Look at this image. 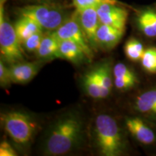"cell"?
Wrapping results in <instances>:
<instances>
[{"instance_id":"6da1fadb","label":"cell","mask_w":156,"mask_h":156,"mask_svg":"<svg viewBox=\"0 0 156 156\" xmlns=\"http://www.w3.org/2000/svg\"><path fill=\"white\" fill-rule=\"evenodd\" d=\"M83 122L75 114H67L56 121L45 142V153L61 155L69 153L80 141Z\"/></svg>"},{"instance_id":"7a4b0ae2","label":"cell","mask_w":156,"mask_h":156,"mask_svg":"<svg viewBox=\"0 0 156 156\" xmlns=\"http://www.w3.org/2000/svg\"><path fill=\"white\" fill-rule=\"evenodd\" d=\"M95 133L99 152L104 156H119L124 153L126 142L119 126L112 116L100 114L95 122Z\"/></svg>"},{"instance_id":"3957f363","label":"cell","mask_w":156,"mask_h":156,"mask_svg":"<svg viewBox=\"0 0 156 156\" xmlns=\"http://www.w3.org/2000/svg\"><path fill=\"white\" fill-rule=\"evenodd\" d=\"M19 15L33 20L43 30L48 31L56 30L69 17L62 7L49 4L25 6L19 9Z\"/></svg>"},{"instance_id":"277c9868","label":"cell","mask_w":156,"mask_h":156,"mask_svg":"<svg viewBox=\"0 0 156 156\" xmlns=\"http://www.w3.org/2000/svg\"><path fill=\"white\" fill-rule=\"evenodd\" d=\"M1 122L9 137L18 145H25L30 142L36 129V123L33 119L20 112L2 114Z\"/></svg>"},{"instance_id":"5b68a950","label":"cell","mask_w":156,"mask_h":156,"mask_svg":"<svg viewBox=\"0 0 156 156\" xmlns=\"http://www.w3.org/2000/svg\"><path fill=\"white\" fill-rule=\"evenodd\" d=\"M0 4V52L2 57L8 64H14L23 60V54L15 27L5 17L4 4Z\"/></svg>"},{"instance_id":"8992f818","label":"cell","mask_w":156,"mask_h":156,"mask_svg":"<svg viewBox=\"0 0 156 156\" xmlns=\"http://www.w3.org/2000/svg\"><path fill=\"white\" fill-rule=\"evenodd\" d=\"M54 35L59 41L69 40L76 43L84 50L88 58L91 60L93 58V48L84 34L76 12L72 16L68 17L58 28L53 31Z\"/></svg>"},{"instance_id":"52a82bcc","label":"cell","mask_w":156,"mask_h":156,"mask_svg":"<svg viewBox=\"0 0 156 156\" xmlns=\"http://www.w3.org/2000/svg\"><path fill=\"white\" fill-rule=\"evenodd\" d=\"M125 126L131 136L140 145L151 147L156 145V131L151 122L139 116L125 118Z\"/></svg>"},{"instance_id":"ba28073f","label":"cell","mask_w":156,"mask_h":156,"mask_svg":"<svg viewBox=\"0 0 156 156\" xmlns=\"http://www.w3.org/2000/svg\"><path fill=\"white\" fill-rule=\"evenodd\" d=\"M132 107L136 116L156 124V85L138 93Z\"/></svg>"},{"instance_id":"9c48e42d","label":"cell","mask_w":156,"mask_h":156,"mask_svg":"<svg viewBox=\"0 0 156 156\" xmlns=\"http://www.w3.org/2000/svg\"><path fill=\"white\" fill-rule=\"evenodd\" d=\"M101 23L125 31L129 12L118 3H103L96 8Z\"/></svg>"},{"instance_id":"30bf717a","label":"cell","mask_w":156,"mask_h":156,"mask_svg":"<svg viewBox=\"0 0 156 156\" xmlns=\"http://www.w3.org/2000/svg\"><path fill=\"white\" fill-rule=\"evenodd\" d=\"M75 12L80 25L90 45L93 49H96L98 47L96 41V33L101 24L96 8L90 7L80 11L75 10Z\"/></svg>"},{"instance_id":"8fae6325","label":"cell","mask_w":156,"mask_h":156,"mask_svg":"<svg viewBox=\"0 0 156 156\" xmlns=\"http://www.w3.org/2000/svg\"><path fill=\"white\" fill-rule=\"evenodd\" d=\"M134 24L139 32L147 38H156V7L140 9L134 16Z\"/></svg>"},{"instance_id":"7c38bea8","label":"cell","mask_w":156,"mask_h":156,"mask_svg":"<svg viewBox=\"0 0 156 156\" xmlns=\"http://www.w3.org/2000/svg\"><path fill=\"white\" fill-rule=\"evenodd\" d=\"M114 85L122 91L129 90L139 84L136 74L124 63H117L113 69Z\"/></svg>"},{"instance_id":"4fadbf2b","label":"cell","mask_w":156,"mask_h":156,"mask_svg":"<svg viewBox=\"0 0 156 156\" xmlns=\"http://www.w3.org/2000/svg\"><path fill=\"white\" fill-rule=\"evenodd\" d=\"M41 62H18L9 68L12 83L25 84L30 82L41 67Z\"/></svg>"},{"instance_id":"5bb4252c","label":"cell","mask_w":156,"mask_h":156,"mask_svg":"<svg viewBox=\"0 0 156 156\" xmlns=\"http://www.w3.org/2000/svg\"><path fill=\"white\" fill-rule=\"evenodd\" d=\"M124 32L114 27L101 23L96 33L98 46L103 49H112L122 40Z\"/></svg>"},{"instance_id":"9a60e30c","label":"cell","mask_w":156,"mask_h":156,"mask_svg":"<svg viewBox=\"0 0 156 156\" xmlns=\"http://www.w3.org/2000/svg\"><path fill=\"white\" fill-rule=\"evenodd\" d=\"M59 58H64L74 64H80L90 61V59L79 45L69 40L60 41Z\"/></svg>"},{"instance_id":"2e32d148","label":"cell","mask_w":156,"mask_h":156,"mask_svg":"<svg viewBox=\"0 0 156 156\" xmlns=\"http://www.w3.org/2000/svg\"><path fill=\"white\" fill-rule=\"evenodd\" d=\"M60 41L56 37L53 31L44 36L40 46L36 51L37 57L42 61L46 59H51L54 58H59Z\"/></svg>"},{"instance_id":"e0dca14e","label":"cell","mask_w":156,"mask_h":156,"mask_svg":"<svg viewBox=\"0 0 156 156\" xmlns=\"http://www.w3.org/2000/svg\"><path fill=\"white\" fill-rule=\"evenodd\" d=\"M94 69L101 87L103 97L104 98L110 94L112 90L113 84H114L113 69L111 67V64L107 62L100 64Z\"/></svg>"},{"instance_id":"ac0fdd59","label":"cell","mask_w":156,"mask_h":156,"mask_svg":"<svg viewBox=\"0 0 156 156\" xmlns=\"http://www.w3.org/2000/svg\"><path fill=\"white\" fill-rule=\"evenodd\" d=\"M14 27L17 38L21 44L33 34L43 30L40 25L37 24L35 21L24 16L20 17L15 23Z\"/></svg>"},{"instance_id":"d6986e66","label":"cell","mask_w":156,"mask_h":156,"mask_svg":"<svg viewBox=\"0 0 156 156\" xmlns=\"http://www.w3.org/2000/svg\"><path fill=\"white\" fill-rule=\"evenodd\" d=\"M83 84L85 92L90 97L95 99L103 98L102 90L94 68L85 74L83 79Z\"/></svg>"},{"instance_id":"ffe728a7","label":"cell","mask_w":156,"mask_h":156,"mask_svg":"<svg viewBox=\"0 0 156 156\" xmlns=\"http://www.w3.org/2000/svg\"><path fill=\"white\" fill-rule=\"evenodd\" d=\"M145 51L143 44L138 39L131 38L126 42L124 53L126 57L132 62H139Z\"/></svg>"},{"instance_id":"44dd1931","label":"cell","mask_w":156,"mask_h":156,"mask_svg":"<svg viewBox=\"0 0 156 156\" xmlns=\"http://www.w3.org/2000/svg\"><path fill=\"white\" fill-rule=\"evenodd\" d=\"M140 62L146 73L156 74V47L152 46L145 49Z\"/></svg>"},{"instance_id":"7402d4cb","label":"cell","mask_w":156,"mask_h":156,"mask_svg":"<svg viewBox=\"0 0 156 156\" xmlns=\"http://www.w3.org/2000/svg\"><path fill=\"white\" fill-rule=\"evenodd\" d=\"M119 3L117 0H73V5L76 10L95 7L97 8L99 5L103 3Z\"/></svg>"},{"instance_id":"603a6c76","label":"cell","mask_w":156,"mask_h":156,"mask_svg":"<svg viewBox=\"0 0 156 156\" xmlns=\"http://www.w3.org/2000/svg\"><path fill=\"white\" fill-rule=\"evenodd\" d=\"M44 36L42 31L36 33L23 41L22 45L28 52H36L40 46Z\"/></svg>"},{"instance_id":"cb8c5ba5","label":"cell","mask_w":156,"mask_h":156,"mask_svg":"<svg viewBox=\"0 0 156 156\" xmlns=\"http://www.w3.org/2000/svg\"><path fill=\"white\" fill-rule=\"evenodd\" d=\"M0 83L2 87L8 86L11 83H12L10 75V71L9 68H7L4 64V61L1 59L0 62Z\"/></svg>"},{"instance_id":"d4e9b609","label":"cell","mask_w":156,"mask_h":156,"mask_svg":"<svg viewBox=\"0 0 156 156\" xmlns=\"http://www.w3.org/2000/svg\"><path fill=\"white\" fill-rule=\"evenodd\" d=\"M0 155L16 156L17 153L7 141H3L0 145Z\"/></svg>"},{"instance_id":"484cf974","label":"cell","mask_w":156,"mask_h":156,"mask_svg":"<svg viewBox=\"0 0 156 156\" xmlns=\"http://www.w3.org/2000/svg\"><path fill=\"white\" fill-rule=\"evenodd\" d=\"M33 1H45V0H33Z\"/></svg>"}]
</instances>
